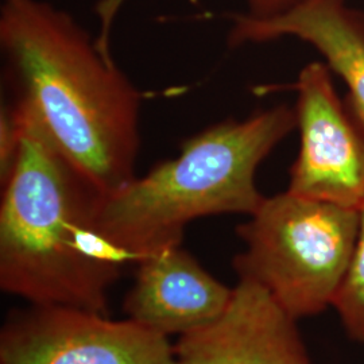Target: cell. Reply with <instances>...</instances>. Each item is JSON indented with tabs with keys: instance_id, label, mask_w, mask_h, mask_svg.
Here are the masks:
<instances>
[{
	"instance_id": "cell-7",
	"label": "cell",
	"mask_w": 364,
	"mask_h": 364,
	"mask_svg": "<svg viewBox=\"0 0 364 364\" xmlns=\"http://www.w3.org/2000/svg\"><path fill=\"white\" fill-rule=\"evenodd\" d=\"M296 321L264 287L239 278L216 320L180 336L177 364H312Z\"/></svg>"
},
{
	"instance_id": "cell-6",
	"label": "cell",
	"mask_w": 364,
	"mask_h": 364,
	"mask_svg": "<svg viewBox=\"0 0 364 364\" xmlns=\"http://www.w3.org/2000/svg\"><path fill=\"white\" fill-rule=\"evenodd\" d=\"M297 92L301 147L287 192L346 208L364 203V129L351 107L338 99L328 66H305Z\"/></svg>"
},
{
	"instance_id": "cell-10",
	"label": "cell",
	"mask_w": 364,
	"mask_h": 364,
	"mask_svg": "<svg viewBox=\"0 0 364 364\" xmlns=\"http://www.w3.org/2000/svg\"><path fill=\"white\" fill-rule=\"evenodd\" d=\"M332 306L350 336L364 344V203L359 209V231L351 262Z\"/></svg>"
},
{
	"instance_id": "cell-8",
	"label": "cell",
	"mask_w": 364,
	"mask_h": 364,
	"mask_svg": "<svg viewBox=\"0 0 364 364\" xmlns=\"http://www.w3.org/2000/svg\"><path fill=\"white\" fill-rule=\"evenodd\" d=\"M138 263L124 309L131 320L164 336L205 326L227 308L232 290L181 246L164 248Z\"/></svg>"
},
{
	"instance_id": "cell-3",
	"label": "cell",
	"mask_w": 364,
	"mask_h": 364,
	"mask_svg": "<svg viewBox=\"0 0 364 364\" xmlns=\"http://www.w3.org/2000/svg\"><path fill=\"white\" fill-rule=\"evenodd\" d=\"M296 127V111L287 105L209 126L186 139L178 156L100 195L97 231L138 262L181 246L185 227L196 219L251 216L264 200L255 185L260 162Z\"/></svg>"
},
{
	"instance_id": "cell-4",
	"label": "cell",
	"mask_w": 364,
	"mask_h": 364,
	"mask_svg": "<svg viewBox=\"0 0 364 364\" xmlns=\"http://www.w3.org/2000/svg\"><path fill=\"white\" fill-rule=\"evenodd\" d=\"M359 231V209L285 192L264 197L237 228L246 250L239 278L257 282L296 320L323 312L338 294Z\"/></svg>"
},
{
	"instance_id": "cell-1",
	"label": "cell",
	"mask_w": 364,
	"mask_h": 364,
	"mask_svg": "<svg viewBox=\"0 0 364 364\" xmlns=\"http://www.w3.org/2000/svg\"><path fill=\"white\" fill-rule=\"evenodd\" d=\"M0 45L57 149L102 193L135 177L142 95L69 14L1 0Z\"/></svg>"
},
{
	"instance_id": "cell-9",
	"label": "cell",
	"mask_w": 364,
	"mask_h": 364,
	"mask_svg": "<svg viewBox=\"0 0 364 364\" xmlns=\"http://www.w3.org/2000/svg\"><path fill=\"white\" fill-rule=\"evenodd\" d=\"M231 46L293 36L312 43L350 90L352 112L364 129V15L344 0H301L269 18L230 15Z\"/></svg>"
},
{
	"instance_id": "cell-11",
	"label": "cell",
	"mask_w": 364,
	"mask_h": 364,
	"mask_svg": "<svg viewBox=\"0 0 364 364\" xmlns=\"http://www.w3.org/2000/svg\"><path fill=\"white\" fill-rule=\"evenodd\" d=\"M127 0H99L96 4V15L100 21V30L96 38L99 50L105 55L111 57V31L117 13ZM301 0H247L250 6L248 15L255 18H269L277 14L284 13L297 4Z\"/></svg>"
},
{
	"instance_id": "cell-2",
	"label": "cell",
	"mask_w": 364,
	"mask_h": 364,
	"mask_svg": "<svg viewBox=\"0 0 364 364\" xmlns=\"http://www.w3.org/2000/svg\"><path fill=\"white\" fill-rule=\"evenodd\" d=\"M19 146L1 180L0 287L38 306L107 314L108 290L129 262L96 228L100 192L57 149L16 97Z\"/></svg>"
},
{
	"instance_id": "cell-5",
	"label": "cell",
	"mask_w": 364,
	"mask_h": 364,
	"mask_svg": "<svg viewBox=\"0 0 364 364\" xmlns=\"http://www.w3.org/2000/svg\"><path fill=\"white\" fill-rule=\"evenodd\" d=\"M0 364H177V358L168 336L131 318L33 305L3 328Z\"/></svg>"
}]
</instances>
